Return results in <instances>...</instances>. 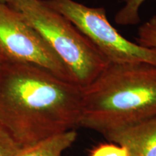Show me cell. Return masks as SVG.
<instances>
[{"mask_svg": "<svg viewBox=\"0 0 156 156\" xmlns=\"http://www.w3.org/2000/svg\"><path fill=\"white\" fill-rule=\"evenodd\" d=\"M83 88L44 68L0 62V125L20 147L80 126Z\"/></svg>", "mask_w": 156, "mask_h": 156, "instance_id": "cell-1", "label": "cell"}, {"mask_svg": "<svg viewBox=\"0 0 156 156\" xmlns=\"http://www.w3.org/2000/svg\"><path fill=\"white\" fill-rule=\"evenodd\" d=\"M156 116V65L108 63L83 88L80 126L103 136Z\"/></svg>", "mask_w": 156, "mask_h": 156, "instance_id": "cell-2", "label": "cell"}, {"mask_svg": "<svg viewBox=\"0 0 156 156\" xmlns=\"http://www.w3.org/2000/svg\"><path fill=\"white\" fill-rule=\"evenodd\" d=\"M9 5L42 35L81 88L92 83L108 65L94 44L45 0H20Z\"/></svg>", "mask_w": 156, "mask_h": 156, "instance_id": "cell-3", "label": "cell"}, {"mask_svg": "<svg viewBox=\"0 0 156 156\" xmlns=\"http://www.w3.org/2000/svg\"><path fill=\"white\" fill-rule=\"evenodd\" d=\"M94 44L109 63L146 62L156 65V49L124 38L111 24L103 7H90L74 0H45Z\"/></svg>", "mask_w": 156, "mask_h": 156, "instance_id": "cell-4", "label": "cell"}, {"mask_svg": "<svg viewBox=\"0 0 156 156\" xmlns=\"http://www.w3.org/2000/svg\"><path fill=\"white\" fill-rule=\"evenodd\" d=\"M0 60L35 64L75 83L67 67L42 35L22 13L2 3H0Z\"/></svg>", "mask_w": 156, "mask_h": 156, "instance_id": "cell-5", "label": "cell"}, {"mask_svg": "<svg viewBox=\"0 0 156 156\" xmlns=\"http://www.w3.org/2000/svg\"><path fill=\"white\" fill-rule=\"evenodd\" d=\"M104 137L108 142L124 146L129 156H156V116Z\"/></svg>", "mask_w": 156, "mask_h": 156, "instance_id": "cell-6", "label": "cell"}, {"mask_svg": "<svg viewBox=\"0 0 156 156\" xmlns=\"http://www.w3.org/2000/svg\"><path fill=\"white\" fill-rule=\"evenodd\" d=\"M77 137V129L54 134L44 140L21 147L15 156H62Z\"/></svg>", "mask_w": 156, "mask_h": 156, "instance_id": "cell-7", "label": "cell"}, {"mask_svg": "<svg viewBox=\"0 0 156 156\" xmlns=\"http://www.w3.org/2000/svg\"><path fill=\"white\" fill-rule=\"evenodd\" d=\"M146 0H126L125 4L115 15L114 20L119 25H134L140 23V9Z\"/></svg>", "mask_w": 156, "mask_h": 156, "instance_id": "cell-8", "label": "cell"}, {"mask_svg": "<svg viewBox=\"0 0 156 156\" xmlns=\"http://www.w3.org/2000/svg\"><path fill=\"white\" fill-rule=\"evenodd\" d=\"M136 43L144 47L156 49V15L151 17L140 27Z\"/></svg>", "mask_w": 156, "mask_h": 156, "instance_id": "cell-9", "label": "cell"}, {"mask_svg": "<svg viewBox=\"0 0 156 156\" xmlns=\"http://www.w3.org/2000/svg\"><path fill=\"white\" fill-rule=\"evenodd\" d=\"M90 156H129V153L124 146L109 142L95 147Z\"/></svg>", "mask_w": 156, "mask_h": 156, "instance_id": "cell-10", "label": "cell"}, {"mask_svg": "<svg viewBox=\"0 0 156 156\" xmlns=\"http://www.w3.org/2000/svg\"><path fill=\"white\" fill-rule=\"evenodd\" d=\"M20 147L0 125V156H15Z\"/></svg>", "mask_w": 156, "mask_h": 156, "instance_id": "cell-11", "label": "cell"}, {"mask_svg": "<svg viewBox=\"0 0 156 156\" xmlns=\"http://www.w3.org/2000/svg\"><path fill=\"white\" fill-rule=\"evenodd\" d=\"M17 1H20V0H0V3L6 4V5H11V4Z\"/></svg>", "mask_w": 156, "mask_h": 156, "instance_id": "cell-12", "label": "cell"}, {"mask_svg": "<svg viewBox=\"0 0 156 156\" xmlns=\"http://www.w3.org/2000/svg\"><path fill=\"white\" fill-rule=\"evenodd\" d=\"M0 62H1V60H0Z\"/></svg>", "mask_w": 156, "mask_h": 156, "instance_id": "cell-13", "label": "cell"}]
</instances>
